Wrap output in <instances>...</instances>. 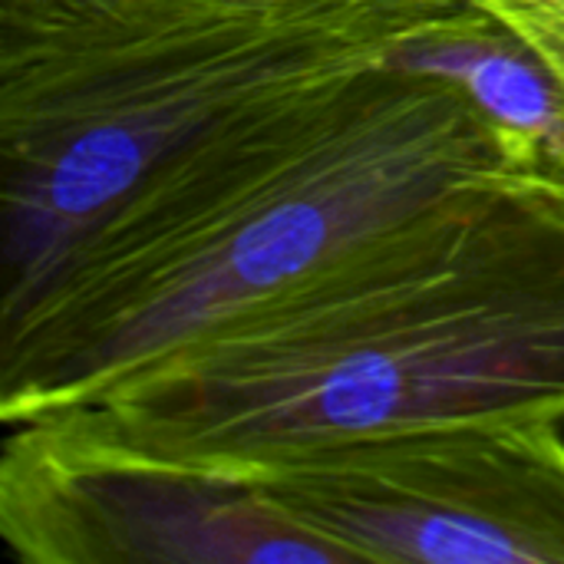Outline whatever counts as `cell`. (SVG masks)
<instances>
[{"instance_id": "7a4b0ae2", "label": "cell", "mask_w": 564, "mask_h": 564, "mask_svg": "<svg viewBox=\"0 0 564 564\" xmlns=\"http://www.w3.org/2000/svg\"><path fill=\"white\" fill-rule=\"evenodd\" d=\"M522 162L552 159L459 86L390 63L228 116L0 304L3 426L89 403L466 182Z\"/></svg>"}, {"instance_id": "8992f818", "label": "cell", "mask_w": 564, "mask_h": 564, "mask_svg": "<svg viewBox=\"0 0 564 564\" xmlns=\"http://www.w3.org/2000/svg\"><path fill=\"white\" fill-rule=\"evenodd\" d=\"M390 66L459 86L502 132L564 165V99L549 66L496 13L469 3L390 53Z\"/></svg>"}, {"instance_id": "52a82bcc", "label": "cell", "mask_w": 564, "mask_h": 564, "mask_svg": "<svg viewBox=\"0 0 564 564\" xmlns=\"http://www.w3.org/2000/svg\"><path fill=\"white\" fill-rule=\"evenodd\" d=\"M241 3L248 0H0V56L79 50Z\"/></svg>"}, {"instance_id": "5b68a950", "label": "cell", "mask_w": 564, "mask_h": 564, "mask_svg": "<svg viewBox=\"0 0 564 564\" xmlns=\"http://www.w3.org/2000/svg\"><path fill=\"white\" fill-rule=\"evenodd\" d=\"M0 539L23 564H344L248 476L7 426Z\"/></svg>"}, {"instance_id": "6da1fadb", "label": "cell", "mask_w": 564, "mask_h": 564, "mask_svg": "<svg viewBox=\"0 0 564 564\" xmlns=\"http://www.w3.org/2000/svg\"><path fill=\"white\" fill-rule=\"evenodd\" d=\"M40 420L235 476L370 436L564 423V165L486 172Z\"/></svg>"}, {"instance_id": "3957f363", "label": "cell", "mask_w": 564, "mask_h": 564, "mask_svg": "<svg viewBox=\"0 0 564 564\" xmlns=\"http://www.w3.org/2000/svg\"><path fill=\"white\" fill-rule=\"evenodd\" d=\"M449 13L248 0L79 50L0 56V304L23 297L79 231L228 116L367 73Z\"/></svg>"}, {"instance_id": "ba28073f", "label": "cell", "mask_w": 564, "mask_h": 564, "mask_svg": "<svg viewBox=\"0 0 564 564\" xmlns=\"http://www.w3.org/2000/svg\"><path fill=\"white\" fill-rule=\"evenodd\" d=\"M383 3H406V7H436V10H459L476 0H383Z\"/></svg>"}, {"instance_id": "277c9868", "label": "cell", "mask_w": 564, "mask_h": 564, "mask_svg": "<svg viewBox=\"0 0 564 564\" xmlns=\"http://www.w3.org/2000/svg\"><path fill=\"white\" fill-rule=\"evenodd\" d=\"M555 420L350 440L248 476L344 562L564 564V436Z\"/></svg>"}]
</instances>
